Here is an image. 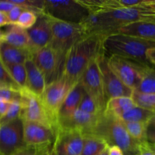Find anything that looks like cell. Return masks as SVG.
I'll list each match as a JSON object with an SVG mask.
<instances>
[{"instance_id": "obj_1", "label": "cell", "mask_w": 155, "mask_h": 155, "mask_svg": "<svg viewBox=\"0 0 155 155\" xmlns=\"http://www.w3.org/2000/svg\"><path fill=\"white\" fill-rule=\"evenodd\" d=\"M104 37L101 35L89 34L76 42L67 53L61 78L71 86L77 84L89 64L104 53Z\"/></svg>"}, {"instance_id": "obj_2", "label": "cell", "mask_w": 155, "mask_h": 155, "mask_svg": "<svg viewBox=\"0 0 155 155\" xmlns=\"http://www.w3.org/2000/svg\"><path fill=\"white\" fill-rule=\"evenodd\" d=\"M89 133L96 135L110 145L118 146L124 155H136L139 152L142 142L132 139L120 120L103 112Z\"/></svg>"}, {"instance_id": "obj_3", "label": "cell", "mask_w": 155, "mask_h": 155, "mask_svg": "<svg viewBox=\"0 0 155 155\" xmlns=\"http://www.w3.org/2000/svg\"><path fill=\"white\" fill-rule=\"evenodd\" d=\"M103 45L106 54L121 56L154 67L146 58L147 50L155 48L154 41L116 33L105 36Z\"/></svg>"}, {"instance_id": "obj_4", "label": "cell", "mask_w": 155, "mask_h": 155, "mask_svg": "<svg viewBox=\"0 0 155 155\" xmlns=\"http://www.w3.org/2000/svg\"><path fill=\"white\" fill-rule=\"evenodd\" d=\"M51 38L48 45L61 55L65 56L70 48L80 39L87 36L81 24L67 22L49 17Z\"/></svg>"}, {"instance_id": "obj_5", "label": "cell", "mask_w": 155, "mask_h": 155, "mask_svg": "<svg viewBox=\"0 0 155 155\" xmlns=\"http://www.w3.org/2000/svg\"><path fill=\"white\" fill-rule=\"evenodd\" d=\"M107 64L117 78L133 91L141 83L147 68L151 67L118 55L107 56Z\"/></svg>"}, {"instance_id": "obj_6", "label": "cell", "mask_w": 155, "mask_h": 155, "mask_svg": "<svg viewBox=\"0 0 155 155\" xmlns=\"http://www.w3.org/2000/svg\"><path fill=\"white\" fill-rule=\"evenodd\" d=\"M21 92V110L20 118L22 121L37 123L53 129L57 133L58 122L53 119L42 104L40 97L36 96L26 89Z\"/></svg>"}, {"instance_id": "obj_7", "label": "cell", "mask_w": 155, "mask_h": 155, "mask_svg": "<svg viewBox=\"0 0 155 155\" xmlns=\"http://www.w3.org/2000/svg\"><path fill=\"white\" fill-rule=\"evenodd\" d=\"M31 58L43 74L46 85L61 77L65 56L59 54L50 45L35 51L32 54Z\"/></svg>"}, {"instance_id": "obj_8", "label": "cell", "mask_w": 155, "mask_h": 155, "mask_svg": "<svg viewBox=\"0 0 155 155\" xmlns=\"http://www.w3.org/2000/svg\"><path fill=\"white\" fill-rule=\"evenodd\" d=\"M44 14L60 21L80 24L89 13L78 0H45Z\"/></svg>"}, {"instance_id": "obj_9", "label": "cell", "mask_w": 155, "mask_h": 155, "mask_svg": "<svg viewBox=\"0 0 155 155\" xmlns=\"http://www.w3.org/2000/svg\"><path fill=\"white\" fill-rule=\"evenodd\" d=\"M98 58L89 64L79 83L84 89L85 92L95 101L102 111H104L106 101Z\"/></svg>"}, {"instance_id": "obj_10", "label": "cell", "mask_w": 155, "mask_h": 155, "mask_svg": "<svg viewBox=\"0 0 155 155\" xmlns=\"http://www.w3.org/2000/svg\"><path fill=\"white\" fill-rule=\"evenodd\" d=\"M25 146L21 118L0 126V155H12Z\"/></svg>"}, {"instance_id": "obj_11", "label": "cell", "mask_w": 155, "mask_h": 155, "mask_svg": "<svg viewBox=\"0 0 155 155\" xmlns=\"http://www.w3.org/2000/svg\"><path fill=\"white\" fill-rule=\"evenodd\" d=\"M98 63L101 72L106 103L110 98L132 97L133 90L125 86L110 70L107 64V56L105 52L99 56Z\"/></svg>"}, {"instance_id": "obj_12", "label": "cell", "mask_w": 155, "mask_h": 155, "mask_svg": "<svg viewBox=\"0 0 155 155\" xmlns=\"http://www.w3.org/2000/svg\"><path fill=\"white\" fill-rule=\"evenodd\" d=\"M24 140L27 146L35 147L42 150L51 149L56 137V131L53 129L37 123L23 121Z\"/></svg>"}, {"instance_id": "obj_13", "label": "cell", "mask_w": 155, "mask_h": 155, "mask_svg": "<svg viewBox=\"0 0 155 155\" xmlns=\"http://www.w3.org/2000/svg\"><path fill=\"white\" fill-rule=\"evenodd\" d=\"M72 87L64 79L60 78L46 85L45 91L40 97L43 105L57 122L59 110Z\"/></svg>"}, {"instance_id": "obj_14", "label": "cell", "mask_w": 155, "mask_h": 155, "mask_svg": "<svg viewBox=\"0 0 155 155\" xmlns=\"http://www.w3.org/2000/svg\"><path fill=\"white\" fill-rule=\"evenodd\" d=\"M83 145L81 132L58 128L52 150L55 155H81Z\"/></svg>"}, {"instance_id": "obj_15", "label": "cell", "mask_w": 155, "mask_h": 155, "mask_svg": "<svg viewBox=\"0 0 155 155\" xmlns=\"http://www.w3.org/2000/svg\"><path fill=\"white\" fill-rule=\"evenodd\" d=\"M33 53L48 45L51 38V27L49 17L45 14L38 15L36 24L27 30Z\"/></svg>"}, {"instance_id": "obj_16", "label": "cell", "mask_w": 155, "mask_h": 155, "mask_svg": "<svg viewBox=\"0 0 155 155\" xmlns=\"http://www.w3.org/2000/svg\"><path fill=\"white\" fill-rule=\"evenodd\" d=\"M98 116H94L77 110L71 117L58 121V129L73 130L81 132L83 134L89 133L96 124Z\"/></svg>"}, {"instance_id": "obj_17", "label": "cell", "mask_w": 155, "mask_h": 155, "mask_svg": "<svg viewBox=\"0 0 155 155\" xmlns=\"http://www.w3.org/2000/svg\"><path fill=\"white\" fill-rule=\"evenodd\" d=\"M27 74V81L24 89L30 91L36 96L41 97L46 87L45 77L32 58H29L24 64Z\"/></svg>"}, {"instance_id": "obj_18", "label": "cell", "mask_w": 155, "mask_h": 155, "mask_svg": "<svg viewBox=\"0 0 155 155\" xmlns=\"http://www.w3.org/2000/svg\"><path fill=\"white\" fill-rule=\"evenodd\" d=\"M84 95V89L78 82L77 84H75L71 88L59 110L58 116V124L59 120L69 117L76 110H78L79 106Z\"/></svg>"}, {"instance_id": "obj_19", "label": "cell", "mask_w": 155, "mask_h": 155, "mask_svg": "<svg viewBox=\"0 0 155 155\" xmlns=\"http://www.w3.org/2000/svg\"><path fill=\"white\" fill-rule=\"evenodd\" d=\"M2 41L17 48L27 50L33 54V49L27 30L15 24L9 25L7 30L3 32Z\"/></svg>"}, {"instance_id": "obj_20", "label": "cell", "mask_w": 155, "mask_h": 155, "mask_svg": "<svg viewBox=\"0 0 155 155\" xmlns=\"http://www.w3.org/2000/svg\"><path fill=\"white\" fill-rule=\"evenodd\" d=\"M117 33L155 42V23L143 21L127 24L120 27Z\"/></svg>"}, {"instance_id": "obj_21", "label": "cell", "mask_w": 155, "mask_h": 155, "mask_svg": "<svg viewBox=\"0 0 155 155\" xmlns=\"http://www.w3.org/2000/svg\"><path fill=\"white\" fill-rule=\"evenodd\" d=\"M31 52L27 50L2 42L0 44V60L4 64H24L31 58Z\"/></svg>"}, {"instance_id": "obj_22", "label": "cell", "mask_w": 155, "mask_h": 155, "mask_svg": "<svg viewBox=\"0 0 155 155\" xmlns=\"http://www.w3.org/2000/svg\"><path fill=\"white\" fill-rule=\"evenodd\" d=\"M135 106L136 105L132 97H118L110 98L107 101L104 112L118 118Z\"/></svg>"}, {"instance_id": "obj_23", "label": "cell", "mask_w": 155, "mask_h": 155, "mask_svg": "<svg viewBox=\"0 0 155 155\" xmlns=\"http://www.w3.org/2000/svg\"><path fill=\"white\" fill-rule=\"evenodd\" d=\"M105 141L92 133L83 134V145L81 155H98L107 148Z\"/></svg>"}, {"instance_id": "obj_24", "label": "cell", "mask_w": 155, "mask_h": 155, "mask_svg": "<svg viewBox=\"0 0 155 155\" xmlns=\"http://www.w3.org/2000/svg\"><path fill=\"white\" fill-rule=\"evenodd\" d=\"M154 114V113L150 110L142 108L139 106H135L134 107L120 115L117 119L123 122H137L148 124V122L151 120Z\"/></svg>"}, {"instance_id": "obj_25", "label": "cell", "mask_w": 155, "mask_h": 155, "mask_svg": "<svg viewBox=\"0 0 155 155\" xmlns=\"http://www.w3.org/2000/svg\"><path fill=\"white\" fill-rule=\"evenodd\" d=\"M121 122L132 139L140 142L146 141V130L148 124L123 121Z\"/></svg>"}, {"instance_id": "obj_26", "label": "cell", "mask_w": 155, "mask_h": 155, "mask_svg": "<svg viewBox=\"0 0 155 155\" xmlns=\"http://www.w3.org/2000/svg\"><path fill=\"white\" fill-rule=\"evenodd\" d=\"M134 91L145 94H155V68L149 67L144 74L142 82Z\"/></svg>"}, {"instance_id": "obj_27", "label": "cell", "mask_w": 155, "mask_h": 155, "mask_svg": "<svg viewBox=\"0 0 155 155\" xmlns=\"http://www.w3.org/2000/svg\"><path fill=\"white\" fill-rule=\"evenodd\" d=\"M9 75L20 89H24L27 81V74L24 64H4Z\"/></svg>"}, {"instance_id": "obj_28", "label": "cell", "mask_w": 155, "mask_h": 155, "mask_svg": "<svg viewBox=\"0 0 155 155\" xmlns=\"http://www.w3.org/2000/svg\"><path fill=\"white\" fill-rule=\"evenodd\" d=\"M132 98L136 106L155 114V94L141 93L137 91H133Z\"/></svg>"}, {"instance_id": "obj_29", "label": "cell", "mask_w": 155, "mask_h": 155, "mask_svg": "<svg viewBox=\"0 0 155 155\" xmlns=\"http://www.w3.org/2000/svg\"><path fill=\"white\" fill-rule=\"evenodd\" d=\"M15 5L22 8L24 10L31 11L38 15L44 14L45 0H11Z\"/></svg>"}, {"instance_id": "obj_30", "label": "cell", "mask_w": 155, "mask_h": 155, "mask_svg": "<svg viewBox=\"0 0 155 155\" xmlns=\"http://www.w3.org/2000/svg\"><path fill=\"white\" fill-rule=\"evenodd\" d=\"M78 110L85 112V113L89 114L91 115H94V116H98L104 112L98 107L95 101L86 92H85L84 96L80 102Z\"/></svg>"}, {"instance_id": "obj_31", "label": "cell", "mask_w": 155, "mask_h": 155, "mask_svg": "<svg viewBox=\"0 0 155 155\" xmlns=\"http://www.w3.org/2000/svg\"><path fill=\"white\" fill-rule=\"evenodd\" d=\"M38 15L31 11L24 10L20 15L15 25L21 27L26 30H28L36 24L37 21Z\"/></svg>"}, {"instance_id": "obj_32", "label": "cell", "mask_w": 155, "mask_h": 155, "mask_svg": "<svg viewBox=\"0 0 155 155\" xmlns=\"http://www.w3.org/2000/svg\"><path fill=\"white\" fill-rule=\"evenodd\" d=\"M21 110V101H14L10 103V106L8 110L6 112L5 114L0 118V126L3 124H8L9 122L15 120L20 118Z\"/></svg>"}, {"instance_id": "obj_33", "label": "cell", "mask_w": 155, "mask_h": 155, "mask_svg": "<svg viewBox=\"0 0 155 155\" xmlns=\"http://www.w3.org/2000/svg\"><path fill=\"white\" fill-rule=\"evenodd\" d=\"M21 89H15L13 88H1L0 89V100L12 102L14 101H21Z\"/></svg>"}, {"instance_id": "obj_34", "label": "cell", "mask_w": 155, "mask_h": 155, "mask_svg": "<svg viewBox=\"0 0 155 155\" xmlns=\"http://www.w3.org/2000/svg\"><path fill=\"white\" fill-rule=\"evenodd\" d=\"M0 82H2V83L5 84L6 86H8L10 88H13L15 89H21L18 87V85L14 82V80H12V77L9 75L8 72L6 70L5 67L3 64L2 62L0 60Z\"/></svg>"}, {"instance_id": "obj_35", "label": "cell", "mask_w": 155, "mask_h": 155, "mask_svg": "<svg viewBox=\"0 0 155 155\" xmlns=\"http://www.w3.org/2000/svg\"><path fill=\"white\" fill-rule=\"evenodd\" d=\"M50 150L46 151V150L39 149V148H35V147L27 146V145L21 149L18 150V151H16L12 155H46Z\"/></svg>"}, {"instance_id": "obj_36", "label": "cell", "mask_w": 155, "mask_h": 155, "mask_svg": "<svg viewBox=\"0 0 155 155\" xmlns=\"http://www.w3.org/2000/svg\"><path fill=\"white\" fill-rule=\"evenodd\" d=\"M24 11V8H22L19 7V6L18 5H15L10 12H8V18L9 21H10L11 23V25L15 24V23L17 22L18 19L19 18L20 15H21V13H22Z\"/></svg>"}, {"instance_id": "obj_37", "label": "cell", "mask_w": 155, "mask_h": 155, "mask_svg": "<svg viewBox=\"0 0 155 155\" xmlns=\"http://www.w3.org/2000/svg\"><path fill=\"white\" fill-rule=\"evenodd\" d=\"M136 155H155V145L145 141L141 145L139 152Z\"/></svg>"}, {"instance_id": "obj_38", "label": "cell", "mask_w": 155, "mask_h": 155, "mask_svg": "<svg viewBox=\"0 0 155 155\" xmlns=\"http://www.w3.org/2000/svg\"><path fill=\"white\" fill-rule=\"evenodd\" d=\"M146 141L148 143L155 145V128L149 125L147 127Z\"/></svg>"}, {"instance_id": "obj_39", "label": "cell", "mask_w": 155, "mask_h": 155, "mask_svg": "<svg viewBox=\"0 0 155 155\" xmlns=\"http://www.w3.org/2000/svg\"><path fill=\"white\" fill-rule=\"evenodd\" d=\"M107 155H124V152L118 146L116 145H110L107 148Z\"/></svg>"}, {"instance_id": "obj_40", "label": "cell", "mask_w": 155, "mask_h": 155, "mask_svg": "<svg viewBox=\"0 0 155 155\" xmlns=\"http://www.w3.org/2000/svg\"><path fill=\"white\" fill-rule=\"evenodd\" d=\"M10 103L11 102L9 101L0 100V118L2 117L8 111L9 106H10Z\"/></svg>"}, {"instance_id": "obj_41", "label": "cell", "mask_w": 155, "mask_h": 155, "mask_svg": "<svg viewBox=\"0 0 155 155\" xmlns=\"http://www.w3.org/2000/svg\"><path fill=\"white\" fill-rule=\"evenodd\" d=\"M146 58L148 61L155 67V48H149L146 51Z\"/></svg>"}, {"instance_id": "obj_42", "label": "cell", "mask_w": 155, "mask_h": 155, "mask_svg": "<svg viewBox=\"0 0 155 155\" xmlns=\"http://www.w3.org/2000/svg\"><path fill=\"white\" fill-rule=\"evenodd\" d=\"M9 25H11V23L8 18L7 13L0 12V27Z\"/></svg>"}, {"instance_id": "obj_43", "label": "cell", "mask_w": 155, "mask_h": 155, "mask_svg": "<svg viewBox=\"0 0 155 155\" xmlns=\"http://www.w3.org/2000/svg\"><path fill=\"white\" fill-rule=\"evenodd\" d=\"M148 125L151 126V127H154V128H155V120L151 119V120L148 122Z\"/></svg>"}, {"instance_id": "obj_44", "label": "cell", "mask_w": 155, "mask_h": 155, "mask_svg": "<svg viewBox=\"0 0 155 155\" xmlns=\"http://www.w3.org/2000/svg\"><path fill=\"white\" fill-rule=\"evenodd\" d=\"M46 155H55V154H54V151H53L52 148H51V149L50 150V151H48V153H47Z\"/></svg>"}, {"instance_id": "obj_45", "label": "cell", "mask_w": 155, "mask_h": 155, "mask_svg": "<svg viewBox=\"0 0 155 155\" xmlns=\"http://www.w3.org/2000/svg\"><path fill=\"white\" fill-rule=\"evenodd\" d=\"M5 87H8V86H6L5 84L2 83V82H0V89H1V88H5ZM9 88H10V87H9Z\"/></svg>"}, {"instance_id": "obj_46", "label": "cell", "mask_w": 155, "mask_h": 155, "mask_svg": "<svg viewBox=\"0 0 155 155\" xmlns=\"http://www.w3.org/2000/svg\"><path fill=\"white\" fill-rule=\"evenodd\" d=\"M2 34H3V32L2 31L1 29H0V44H1V42H2Z\"/></svg>"}, {"instance_id": "obj_47", "label": "cell", "mask_w": 155, "mask_h": 155, "mask_svg": "<svg viewBox=\"0 0 155 155\" xmlns=\"http://www.w3.org/2000/svg\"><path fill=\"white\" fill-rule=\"evenodd\" d=\"M98 155H107V149H106L105 151H103L102 153H101V154H98Z\"/></svg>"}, {"instance_id": "obj_48", "label": "cell", "mask_w": 155, "mask_h": 155, "mask_svg": "<svg viewBox=\"0 0 155 155\" xmlns=\"http://www.w3.org/2000/svg\"><path fill=\"white\" fill-rule=\"evenodd\" d=\"M151 22H154V23H155V18H154V19H153L152 21H151Z\"/></svg>"}, {"instance_id": "obj_49", "label": "cell", "mask_w": 155, "mask_h": 155, "mask_svg": "<svg viewBox=\"0 0 155 155\" xmlns=\"http://www.w3.org/2000/svg\"><path fill=\"white\" fill-rule=\"evenodd\" d=\"M151 119H154V120H155V114L154 115V117H153L151 118Z\"/></svg>"}]
</instances>
